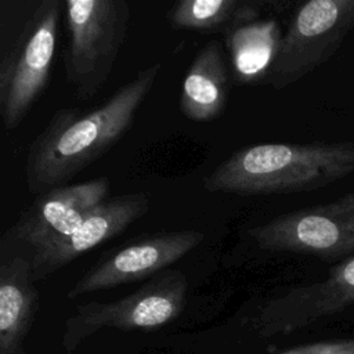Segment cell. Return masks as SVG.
Listing matches in <instances>:
<instances>
[{
    "mask_svg": "<svg viewBox=\"0 0 354 354\" xmlns=\"http://www.w3.org/2000/svg\"><path fill=\"white\" fill-rule=\"evenodd\" d=\"M149 207L145 192L112 196L87 212L64 236L32 252L30 267L35 282L47 278L75 259L124 231Z\"/></svg>",
    "mask_w": 354,
    "mask_h": 354,
    "instance_id": "obj_10",
    "label": "cell"
},
{
    "mask_svg": "<svg viewBox=\"0 0 354 354\" xmlns=\"http://www.w3.org/2000/svg\"><path fill=\"white\" fill-rule=\"evenodd\" d=\"M62 6L61 0L37 1L1 55L0 116L8 131L21 124L47 87Z\"/></svg>",
    "mask_w": 354,
    "mask_h": 354,
    "instance_id": "obj_3",
    "label": "cell"
},
{
    "mask_svg": "<svg viewBox=\"0 0 354 354\" xmlns=\"http://www.w3.org/2000/svg\"><path fill=\"white\" fill-rule=\"evenodd\" d=\"M354 306V256L335 264L326 278L289 289L267 301L254 319L263 337L292 333Z\"/></svg>",
    "mask_w": 354,
    "mask_h": 354,
    "instance_id": "obj_9",
    "label": "cell"
},
{
    "mask_svg": "<svg viewBox=\"0 0 354 354\" xmlns=\"http://www.w3.org/2000/svg\"><path fill=\"white\" fill-rule=\"evenodd\" d=\"M228 75L221 43H206L192 59L185 73L180 109L195 122H209L220 116L225 108Z\"/></svg>",
    "mask_w": 354,
    "mask_h": 354,
    "instance_id": "obj_13",
    "label": "cell"
},
{
    "mask_svg": "<svg viewBox=\"0 0 354 354\" xmlns=\"http://www.w3.org/2000/svg\"><path fill=\"white\" fill-rule=\"evenodd\" d=\"M267 252L343 261L354 256V192L332 202L279 214L249 231Z\"/></svg>",
    "mask_w": 354,
    "mask_h": 354,
    "instance_id": "obj_6",
    "label": "cell"
},
{
    "mask_svg": "<svg viewBox=\"0 0 354 354\" xmlns=\"http://www.w3.org/2000/svg\"><path fill=\"white\" fill-rule=\"evenodd\" d=\"M187 292V277L178 270H165L124 297L108 303L83 304L66 322L65 346L71 348L104 328L120 330L160 328L181 314Z\"/></svg>",
    "mask_w": 354,
    "mask_h": 354,
    "instance_id": "obj_7",
    "label": "cell"
},
{
    "mask_svg": "<svg viewBox=\"0 0 354 354\" xmlns=\"http://www.w3.org/2000/svg\"><path fill=\"white\" fill-rule=\"evenodd\" d=\"M354 173V142H263L245 147L203 180L207 192L242 196L308 192Z\"/></svg>",
    "mask_w": 354,
    "mask_h": 354,
    "instance_id": "obj_2",
    "label": "cell"
},
{
    "mask_svg": "<svg viewBox=\"0 0 354 354\" xmlns=\"http://www.w3.org/2000/svg\"><path fill=\"white\" fill-rule=\"evenodd\" d=\"M64 7L66 80L83 101L108 80L127 35L130 7L126 0H68Z\"/></svg>",
    "mask_w": 354,
    "mask_h": 354,
    "instance_id": "obj_4",
    "label": "cell"
},
{
    "mask_svg": "<svg viewBox=\"0 0 354 354\" xmlns=\"http://www.w3.org/2000/svg\"><path fill=\"white\" fill-rule=\"evenodd\" d=\"M282 354H354V339L315 342L292 347Z\"/></svg>",
    "mask_w": 354,
    "mask_h": 354,
    "instance_id": "obj_16",
    "label": "cell"
},
{
    "mask_svg": "<svg viewBox=\"0 0 354 354\" xmlns=\"http://www.w3.org/2000/svg\"><path fill=\"white\" fill-rule=\"evenodd\" d=\"M266 4L260 0H180L173 4L167 18L176 29L225 35L256 21Z\"/></svg>",
    "mask_w": 354,
    "mask_h": 354,
    "instance_id": "obj_15",
    "label": "cell"
},
{
    "mask_svg": "<svg viewBox=\"0 0 354 354\" xmlns=\"http://www.w3.org/2000/svg\"><path fill=\"white\" fill-rule=\"evenodd\" d=\"M160 69L162 64L155 62L138 71L91 109L61 108L54 112L26 152L25 177L29 192L40 195L66 185L108 152L133 124Z\"/></svg>",
    "mask_w": 354,
    "mask_h": 354,
    "instance_id": "obj_1",
    "label": "cell"
},
{
    "mask_svg": "<svg viewBox=\"0 0 354 354\" xmlns=\"http://www.w3.org/2000/svg\"><path fill=\"white\" fill-rule=\"evenodd\" d=\"M203 239L205 234L198 230L166 231L142 236L101 257L75 282L66 297L75 299L155 277L199 246Z\"/></svg>",
    "mask_w": 354,
    "mask_h": 354,
    "instance_id": "obj_8",
    "label": "cell"
},
{
    "mask_svg": "<svg viewBox=\"0 0 354 354\" xmlns=\"http://www.w3.org/2000/svg\"><path fill=\"white\" fill-rule=\"evenodd\" d=\"M354 32V0L300 4L282 35L267 83L282 90L319 68Z\"/></svg>",
    "mask_w": 354,
    "mask_h": 354,
    "instance_id": "obj_5",
    "label": "cell"
},
{
    "mask_svg": "<svg viewBox=\"0 0 354 354\" xmlns=\"http://www.w3.org/2000/svg\"><path fill=\"white\" fill-rule=\"evenodd\" d=\"M111 183L105 177L53 188L25 207L7 235L32 252L68 234L93 207L108 199Z\"/></svg>",
    "mask_w": 354,
    "mask_h": 354,
    "instance_id": "obj_11",
    "label": "cell"
},
{
    "mask_svg": "<svg viewBox=\"0 0 354 354\" xmlns=\"http://www.w3.org/2000/svg\"><path fill=\"white\" fill-rule=\"evenodd\" d=\"M281 39L282 33L274 19H256L225 33L236 82L241 84L267 83Z\"/></svg>",
    "mask_w": 354,
    "mask_h": 354,
    "instance_id": "obj_14",
    "label": "cell"
},
{
    "mask_svg": "<svg viewBox=\"0 0 354 354\" xmlns=\"http://www.w3.org/2000/svg\"><path fill=\"white\" fill-rule=\"evenodd\" d=\"M30 260L17 256L0 266V354H24L37 310Z\"/></svg>",
    "mask_w": 354,
    "mask_h": 354,
    "instance_id": "obj_12",
    "label": "cell"
}]
</instances>
